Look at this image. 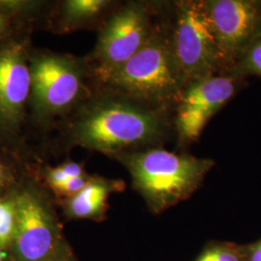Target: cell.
Returning <instances> with one entry per match:
<instances>
[{
	"mask_svg": "<svg viewBox=\"0 0 261 261\" xmlns=\"http://www.w3.org/2000/svg\"><path fill=\"white\" fill-rule=\"evenodd\" d=\"M42 261H75V259L70 251L62 246L55 254Z\"/></svg>",
	"mask_w": 261,
	"mask_h": 261,
	"instance_id": "20",
	"label": "cell"
},
{
	"mask_svg": "<svg viewBox=\"0 0 261 261\" xmlns=\"http://www.w3.org/2000/svg\"><path fill=\"white\" fill-rule=\"evenodd\" d=\"M163 11L173 54L186 85L208 76L227 74L203 0L163 1Z\"/></svg>",
	"mask_w": 261,
	"mask_h": 261,
	"instance_id": "4",
	"label": "cell"
},
{
	"mask_svg": "<svg viewBox=\"0 0 261 261\" xmlns=\"http://www.w3.org/2000/svg\"><path fill=\"white\" fill-rule=\"evenodd\" d=\"M115 158L129 171L134 190L156 215L193 196L215 165L212 159L164 147L124 152Z\"/></svg>",
	"mask_w": 261,
	"mask_h": 261,
	"instance_id": "3",
	"label": "cell"
},
{
	"mask_svg": "<svg viewBox=\"0 0 261 261\" xmlns=\"http://www.w3.org/2000/svg\"><path fill=\"white\" fill-rule=\"evenodd\" d=\"M195 261H245L244 245L216 242L206 246Z\"/></svg>",
	"mask_w": 261,
	"mask_h": 261,
	"instance_id": "13",
	"label": "cell"
},
{
	"mask_svg": "<svg viewBox=\"0 0 261 261\" xmlns=\"http://www.w3.org/2000/svg\"><path fill=\"white\" fill-rule=\"evenodd\" d=\"M17 226L12 251L18 261H42L63 245L59 229L46 204L36 195L22 192L14 197Z\"/></svg>",
	"mask_w": 261,
	"mask_h": 261,
	"instance_id": "8",
	"label": "cell"
},
{
	"mask_svg": "<svg viewBox=\"0 0 261 261\" xmlns=\"http://www.w3.org/2000/svg\"><path fill=\"white\" fill-rule=\"evenodd\" d=\"M112 5L108 0H69L64 4V19L69 25L77 27L99 18Z\"/></svg>",
	"mask_w": 261,
	"mask_h": 261,
	"instance_id": "12",
	"label": "cell"
},
{
	"mask_svg": "<svg viewBox=\"0 0 261 261\" xmlns=\"http://www.w3.org/2000/svg\"><path fill=\"white\" fill-rule=\"evenodd\" d=\"M89 179L90 176H88L87 174L81 177L69 178L63 184L56 187L54 190L63 196L71 197L75 196V194H77L80 191H82L85 185L88 183Z\"/></svg>",
	"mask_w": 261,
	"mask_h": 261,
	"instance_id": "16",
	"label": "cell"
},
{
	"mask_svg": "<svg viewBox=\"0 0 261 261\" xmlns=\"http://www.w3.org/2000/svg\"><path fill=\"white\" fill-rule=\"evenodd\" d=\"M227 74L261 37V0H203Z\"/></svg>",
	"mask_w": 261,
	"mask_h": 261,
	"instance_id": "7",
	"label": "cell"
},
{
	"mask_svg": "<svg viewBox=\"0 0 261 261\" xmlns=\"http://www.w3.org/2000/svg\"><path fill=\"white\" fill-rule=\"evenodd\" d=\"M4 25H5V20H4V18H3V16L0 14V33H1V31L3 30V28H4Z\"/></svg>",
	"mask_w": 261,
	"mask_h": 261,
	"instance_id": "23",
	"label": "cell"
},
{
	"mask_svg": "<svg viewBox=\"0 0 261 261\" xmlns=\"http://www.w3.org/2000/svg\"><path fill=\"white\" fill-rule=\"evenodd\" d=\"M125 183L92 176L82 191L66 201V213L72 219L102 221L108 209V199L113 193L123 192Z\"/></svg>",
	"mask_w": 261,
	"mask_h": 261,
	"instance_id": "11",
	"label": "cell"
},
{
	"mask_svg": "<svg viewBox=\"0 0 261 261\" xmlns=\"http://www.w3.org/2000/svg\"><path fill=\"white\" fill-rule=\"evenodd\" d=\"M32 86L31 71L17 47L0 55V117L14 120L21 111Z\"/></svg>",
	"mask_w": 261,
	"mask_h": 261,
	"instance_id": "10",
	"label": "cell"
},
{
	"mask_svg": "<svg viewBox=\"0 0 261 261\" xmlns=\"http://www.w3.org/2000/svg\"><path fill=\"white\" fill-rule=\"evenodd\" d=\"M5 182H6V172L4 168L0 165V191L5 185Z\"/></svg>",
	"mask_w": 261,
	"mask_h": 261,
	"instance_id": "21",
	"label": "cell"
},
{
	"mask_svg": "<svg viewBox=\"0 0 261 261\" xmlns=\"http://www.w3.org/2000/svg\"><path fill=\"white\" fill-rule=\"evenodd\" d=\"M229 74L245 79L248 76L261 77V37L235 63Z\"/></svg>",
	"mask_w": 261,
	"mask_h": 261,
	"instance_id": "15",
	"label": "cell"
},
{
	"mask_svg": "<svg viewBox=\"0 0 261 261\" xmlns=\"http://www.w3.org/2000/svg\"><path fill=\"white\" fill-rule=\"evenodd\" d=\"M17 226V209L14 198L0 200V247L11 249Z\"/></svg>",
	"mask_w": 261,
	"mask_h": 261,
	"instance_id": "14",
	"label": "cell"
},
{
	"mask_svg": "<svg viewBox=\"0 0 261 261\" xmlns=\"http://www.w3.org/2000/svg\"><path fill=\"white\" fill-rule=\"evenodd\" d=\"M82 65L69 58L45 56L31 68L32 90L37 103L47 111H62L89 96Z\"/></svg>",
	"mask_w": 261,
	"mask_h": 261,
	"instance_id": "9",
	"label": "cell"
},
{
	"mask_svg": "<svg viewBox=\"0 0 261 261\" xmlns=\"http://www.w3.org/2000/svg\"><path fill=\"white\" fill-rule=\"evenodd\" d=\"M96 83L151 109L173 115L186 81L171 47L163 1L157 25L148 43L125 64L96 80Z\"/></svg>",
	"mask_w": 261,
	"mask_h": 261,
	"instance_id": "2",
	"label": "cell"
},
{
	"mask_svg": "<svg viewBox=\"0 0 261 261\" xmlns=\"http://www.w3.org/2000/svg\"><path fill=\"white\" fill-rule=\"evenodd\" d=\"M161 1L133 0L113 11L100 29L91 69L95 81L125 64L144 47L158 22Z\"/></svg>",
	"mask_w": 261,
	"mask_h": 261,
	"instance_id": "5",
	"label": "cell"
},
{
	"mask_svg": "<svg viewBox=\"0 0 261 261\" xmlns=\"http://www.w3.org/2000/svg\"><path fill=\"white\" fill-rule=\"evenodd\" d=\"M245 261H261V239L244 245Z\"/></svg>",
	"mask_w": 261,
	"mask_h": 261,
	"instance_id": "17",
	"label": "cell"
},
{
	"mask_svg": "<svg viewBox=\"0 0 261 261\" xmlns=\"http://www.w3.org/2000/svg\"><path fill=\"white\" fill-rule=\"evenodd\" d=\"M47 179L53 189H56V187L60 186L61 184L66 182L69 177H67L64 172L58 167V168H53L48 171Z\"/></svg>",
	"mask_w": 261,
	"mask_h": 261,
	"instance_id": "19",
	"label": "cell"
},
{
	"mask_svg": "<svg viewBox=\"0 0 261 261\" xmlns=\"http://www.w3.org/2000/svg\"><path fill=\"white\" fill-rule=\"evenodd\" d=\"M0 261H6V251L0 247Z\"/></svg>",
	"mask_w": 261,
	"mask_h": 261,
	"instance_id": "22",
	"label": "cell"
},
{
	"mask_svg": "<svg viewBox=\"0 0 261 261\" xmlns=\"http://www.w3.org/2000/svg\"><path fill=\"white\" fill-rule=\"evenodd\" d=\"M100 87L102 93L81 109L72 124L74 144L115 157L175 141L172 114Z\"/></svg>",
	"mask_w": 261,
	"mask_h": 261,
	"instance_id": "1",
	"label": "cell"
},
{
	"mask_svg": "<svg viewBox=\"0 0 261 261\" xmlns=\"http://www.w3.org/2000/svg\"><path fill=\"white\" fill-rule=\"evenodd\" d=\"M247 84V79L230 74L212 75L187 84L173 112L178 149H186L196 142L209 120Z\"/></svg>",
	"mask_w": 261,
	"mask_h": 261,
	"instance_id": "6",
	"label": "cell"
},
{
	"mask_svg": "<svg viewBox=\"0 0 261 261\" xmlns=\"http://www.w3.org/2000/svg\"><path fill=\"white\" fill-rule=\"evenodd\" d=\"M59 168L64 172L67 177H81V176L86 175L83 166L74 162H67L62 166H60Z\"/></svg>",
	"mask_w": 261,
	"mask_h": 261,
	"instance_id": "18",
	"label": "cell"
}]
</instances>
